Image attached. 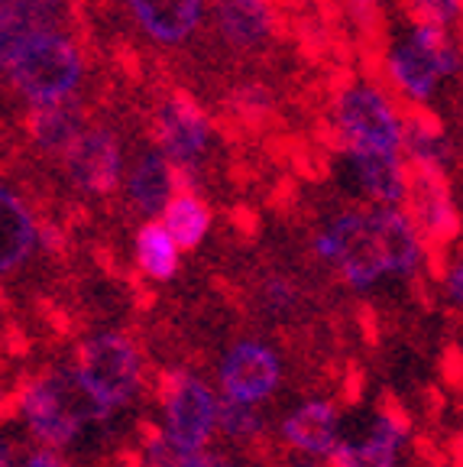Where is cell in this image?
I'll return each mask as SVG.
<instances>
[{"mask_svg":"<svg viewBox=\"0 0 463 467\" xmlns=\"http://www.w3.org/2000/svg\"><path fill=\"white\" fill-rule=\"evenodd\" d=\"M312 254L347 289L366 296L386 279H418L431 250L402 208H347L312 234Z\"/></svg>","mask_w":463,"mask_h":467,"instance_id":"6da1fadb","label":"cell"},{"mask_svg":"<svg viewBox=\"0 0 463 467\" xmlns=\"http://www.w3.org/2000/svg\"><path fill=\"white\" fill-rule=\"evenodd\" d=\"M0 68H4V46H0Z\"/></svg>","mask_w":463,"mask_h":467,"instance_id":"e575fe53","label":"cell"},{"mask_svg":"<svg viewBox=\"0 0 463 467\" xmlns=\"http://www.w3.org/2000/svg\"><path fill=\"white\" fill-rule=\"evenodd\" d=\"M402 212L408 214V221H412L421 241L427 244V250L450 247L457 241V234H460V212H457L448 175L408 169V189Z\"/></svg>","mask_w":463,"mask_h":467,"instance_id":"7c38bea8","label":"cell"},{"mask_svg":"<svg viewBox=\"0 0 463 467\" xmlns=\"http://www.w3.org/2000/svg\"><path fill=\"white\" fill-rule=\"evenodd\" d=\"M159 224L172 234L181 254H189L208 241L211 227H214V212L198 189H179L166 204V212L159 214Z\"/></svg>","mask_w":463,"mask_h":467,"instance_id":"44dd1931","label":"cell"},{"mask_svg":"<svg viewBox=\"0 0 463 467\" xmlns=\"http://www.w3.org/2000/svg\"><path fill=\"white\" fill-rule=\"evenodd\" d=\"M412 448V422L398 409H373L354 431H344L327 467H402Z\"/></svg>","mask_w":463,"mask_h":467,"instance_id":"30bf717a","label":"cell"},{"mask_svg":"<svg viewBox=\"0 0 463 467\" xmlns=\"http://www.w3.org/2000/svg\"><path fill=\"white\" fill-rule=\"evenodd\" d=\"M266 435H269L266 409L221 400L218 438H224L227 445H233V448H256Z\"/></svg>","mask_w":463,"mask_h":467,"instance_id":"cb8c5ba5","label":"cell"},{"mask_svg":"<svg viewBox=\"0 0 463 467\" xmlns=\"http://www.w3.org/2000/svg\"><path fill=\"white\" fill-rule=\"evenodd\" d=\"M256 306H260V312L266 318L289 321L304 306V289L289 273H266L256 283Z\"/></svg>","mask_w":463,"mask_h":467,"instance_id":"d4e9b609","label":"cell"},{"mask_svg":"<svg viewBox=\"0 0 463 467\" xmlns=\"http://www.w3.org/2000/svg\"><path fill=\"white\" fill-rule=\"evenodd\" d=\"M344 412L331 396H304L275 422V441L295 458L327 461L344 438Z\"/></svg>","mask_w":463,"mask_h":467,"instance_id":"8fae6325","label":"cell"},{"mask_svg":"<svg viewBox=\"0 0 463 467\" xmlns=\"http://www.w3.org/2000/svg\"><path fill=\"white\" fill-rule=\"evenodd\" d=\"M347 179L369 208H402L408 189V166L398 153H341Z\"/></svg>","mask_w":463,"mask_h":467,"instance_id":"9a60e30c","label":"cell"},{"mask_svg":"<svg viewBox=\"0 0 463 467\" xmlns=\"http://www.w3.org/2000/svg\"><path fill=\"white\" fill-rule=\"evenodd\" d=\"M7 75L29 104H62L85 78V58L68 33L29 36L7 56Z\"/></svg>","mask_w":463,"mask_h":467,"instance_id":"8992f818","label":"cell"},{"mask_svg":"<svg viewBox=\"0 0 463 467\" xmlns=\"http://www.w3.org/2000/svg\"><path fill=\"white\" fill-rule=\"evenodd\" d=\"M179 189H181L179 172H175L172 162H169L156 146L143 150V153L130 162V169L123 172V195H127V204H130L143 221H159V214L166 212V204L172 202V195Z\"/></svg>","mask_w":463,"mask_h":467,"instance_id":"5bb4252c","label":"cell"},{"mask_svg":"<svg viewBox=\"0 0 463 467\" xmlns=\"http://www.w3.org/2000/svg\"><path fill=\"white\" fill-rule=\"evenodd\" d=\"M454 140L437 117L425 110H408L402 117V160L408 169L448 175V169L454 166Z\"/></svg>","mask_w":463,"mask_h":467,"instance_id":"d6986e66","label":"cell"},{"mask_svg":"<svg viewBox=\"0 0 463 467\" xmlns=\"http://www.w3.org/2000/svg\"><path fill=\"white\" fill-rule=\"evenodd\" d=\"M16 467H72V461L62 451H49V448H33L29 454H23Z\"/></svg>","mask_w":463,"mask_h":467,"instance_id":"4dcf8cb0","label":"cell"},{"mask_svg":"<svg viewBox=\"0 0 463 467\" xmlns=\"http://www.w3.org/2000/svg\"><path fill=\"white\" fill-rule=\"evenodd\" d=\"M127 7L152 43L181 46L201 26L208 0H127Z\"/></svg>","mask_w":463,"mask_h":467,"instance_id":"e0dca14e","label":"cell"},{"mask_svg":"<svg viewBox=\"0 0 463 467\" xmlns=\"http://www.w3.org/2000/svg\"><path fill=\"white\" fill-rule=\"evenodd\" d=\"M347 10L360 26H373L379 14V0H347Z\"/></svg>","mask_w":463,"mask_h":467,"instance_id":"1f68e13d","label":"cell"},{"mask_svg":"<svg viewBox=\"0 0 463 467\" xmlns=\"http://www.w3.org/2000/svg\"><path fill=\"white\" fill-rule=\"evenodd\" d=\"M133 263L149 283H172L181 270V247L159 221H143L133 234Z\"/></svg>","mask_w":463,"mask_h":467,"instance_id":"7402d4cb","label":"cell"},{"mask_svg":"<svg viewBox=\"0 0 463 467\" xmlns=\"http://www.w3.org/2000/svg\"><path fill=\"white\" fill-rule=\"evenodd\" d=\"M189 458H191L189 451H181L172 438L162 435L156 425H149V429L139 431L137 441H133L130 467H185Z\"/></svg>","mask_w":463,"mask_h":467,"instance_id":"484cf974","label":"cell"},{"mask_svg":"<svg viewBox=\"0 0 463 467\" xmlns=\"http://www.w3.org/2000/svg\"><path fill=\"white\" fill-rule=\"evenodd\" d=\"M383 66L396 95L415 104V110H421L437 95L444 78L460 72L463 56L450 29L437 26V23L412 20L406 33L386 49Z\"/></svg>","mask_w":463,"mask_h":467,"instance_id":"277c9868","label":"cell"},{"mask_svg":"<svg viewBox=\"0 0 463 467\" xmlns=\"http://www.w3.org/2000/svg\"><path fill=\"white\" fill-rule=\"evenodd\" d=\"M68 182L85 195H110L123 185V150L108 127H85L62 156Z\"/></svg>","mask_w":463,"mask_h":467,"instance_id":"4fadbf2b","label":"cell"},{"mask_svg":"<svg viewBox=\"0 0 463 467\" xmlns=\"http://www.w3.org/2000/svg\"><path fill=\"white\" fill-rule=\"evenodd\" d=\"M152 137H156V150L179 172L181 189H198V175L204 172V162L214 146V124L208 110L191 95L175 91L156 108Z\"/></svg>","mask_w":463,"mask_h":467,"instance_id":"ba28073f","label":"cell"},{"mask_svg":"<svg viewBox=\"0 0 463 467\" xmlns=\"http://www.w3.org/2000/svg\"><path fill=\"white\" fill-rule=\"evenodd\" d=\"M81 130H85V120H81V110L72 101L46 104V108H36L33 117H29V137H33V143L56 156H66V150L78 140Z\"/></svg>","mask_w":463,"mask_h":467,"instance_id":"603a6c76","label":"cell"},{"mask_svg":"<svg viewBox=\"0 0 463 467\" xmlns=\"http://www.w3.org/2000/svg\"><path fill=\"white\" fill-rule=\"evenodd\" d=\"M285 383V360L273 341L256 335L237 337L224 348L214 367L221 400L266 409Z\"/></svg>","mask_w":463,"mask_h":467,"instance_id":"9c48e42d","label":"cell"},{"mask_svg":"<svg viewBox=\"0 0 463 467\" xmlns=\"http://www.w3.org/2000/svg\"><path fill=\"white\" fill-rule=\"evenodd\" d=\"M14 412L36 448L62 451L75 448L87 429H108V416L81 389L72 367H49L26 377L14 393Z\"/></svg>","mask_w":463,"mask_h":467,"instance_id":"7a4b0ae2","label":"cell"},{"mask_svg":"<svg viewBox=\"0 0 463 467\" xmlns=\"http://www.w3.org/2000/svg\"><path fill=\"white\" fill-rule=\"evenodd\" d=\"M39 221L16 192L0 185V276L20 270L36 250Z\"/></svg>","mask_w":463,"mask_h":467,"instance_id":"ffe728a7","label":"cell"},{"mask_svg":"<svg viewBox=\"0 0 463 467\" xmlns=\"http://www.w3.org/2000/svg\"><path fill=\"white\" fill-rule=\"evenodd\" d=\"M185 467H246V464L240 461V454L227 451V448H208V451L191 454Z\"/></svg>","mask_w":463,"mask_h":467,"instance_id":"f546056e","label":"cell"},{"mask_svg":"<svg viewBox=\"0 0 463 467\" xmlns=\"http://www.w3.org/2000/svg\"><path fill=\"white\" fill-rule=\"evenodd\" d=\"M227 110L243 124H262V117L273 114V91L260 81H246L237 85L227 95Z\"/></svg>","mask_w":463,"mask_h":467,"instance_id":"4316f807","label":"cell"},{"mask_svg":"<svg viewBox=\"0 0 463 467\" xmlns=\"http://www.w3.org/2000/svg\"><path fill=\"white\" fill-rule=\"evenodd\" d=\"M211 16L231 49L260 52L275 36L273 0H211Z\"/></svg>","mask_w":463,"mask_h":467,"instance_id":"2e32d148","label":"cell"},{"mask_svg":"<svg viewBox=\"0 0 463 467\" xmlns=\"http://www.w3.org/2000/svg\"><path fill=\"white\" fill-rule=\"evenodd\" d=\"M412 10V20L437 23V26L450 29L463 16V0H406Z\"/></svg>","mask_w":463,"mask_h":467,"instance_id":"83f0119b","label":"cell"},{"mask_svg":"<svg viewBox=\"0 0 463 467\" xmlns=\"http://www.w3.org/2000/svg\"><path fill=\"white\" fill-rule=\"evenodd\" d=\"M68 0H0V46L4 62L29 36L66 33Z\"/></svg>","mask_w":463,"mask_h":467,"instance_id":"ac0fdd59","label":"cell"},{"mask_svg":"<svg viewBox=\"0 0 463 467\" xmlns=\"http://www.w3.org/2000/svg\"><path fill=\"white\" fill-rule=\"evenodd\" d=\"M156 429L181 451L198 454L218 441L221 393L204 373L191 367H169L156 379Z\"/></svg>","mask_w":463,"mask_h":467,"instance_id":"5b68a950","label":"cell"},{"mask_svg":"<svg viewBox=\"0 0 463 467\" xmlns=\"http://www.w3.org/2000/svg\"><path fill=\"white\" fill-rule=\"evenodd\" d=\"M441 296L454 312L463 315V250L454 254L441 270Z\"/></svg>","mask_w":463,"mask_h":467,"instance_id":"f1b7e54d","label":"cell"},{"mask_svg":"<svg viewBox=\"0 0 463 467\" xmlns=\"http://www.w3.org/2000/svg\"><path fill=\"white\" fill-rule=\"evenodd\" d=\"M279 467H327V461H314V458H295V454H285Z\"/></svg>","mask_w":463,"mask_h":467,"instance_id":"836d02e7","label":"cell"},{"mask_svg":"<svg viewBox=\"0 0 463 467\" xmlns=\"http://www.w3.org/2000/svg\"><path fill=\"white\" fill-rule=\"evenodd\" d=\"M20 464V454H16V445L10 438L0 435V467H16Z\"/></svg>","mask_w":463,"mask_h":467,"instance_id":"d6a6232c","label":"cell"},{"mask_svg":"<svg viewBox=\"0 0 463 467\" xmlns=\"http://www.w3.org/2000/svg\"><path fill=\"white\" fill-rule=\"evenodd\" d=\"M68 367L108 422L139 402L149 387V360L137 337L123 331H98L81 337Z\"/></svg>","mask_w":463,"mask_h":467,"instance_id":"3957f363","label":"cell"},{"mask_svg":"<svg viewBox=\"0 0 463 467\" xmlns=\"http://www.w3.org/2000/svg\"><path fill=\"white\" fill-rule=\"evenodd\" d=\"M402 110L376 81H350L337 91L331 110L341 153H398L402 156Z\"/></svg>","mask_w":463,"mask_h":467,"instance_id":"52a82bcc","label":"cell"}]
</instances>
